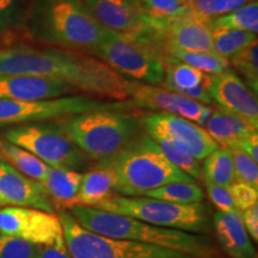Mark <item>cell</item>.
I'll return each instance as SVG.
<instances>
[{"label":"cell","mask_w":258,"mask_h":258,"mask_svg":"<svg viewBox=\"0 0 258 258\" xmlns=\"http://www.w3.org/2000/svg\"><path fill=\"white\" fill-rule=\"evenodd\" d=\"M0 76H35L63 80L80 93L123 102L127 79L90 54L62 48H0Z\"/></svg>","instance_id":"cell-1"},{"label":"cell","mask_w":258,"mask_h":258,"mask_svg":"<svg viewBox=\"0 0 258 258\" xmlns=\"http://www.w3.org/2000/svg\"><path fill=\"white\" fill-rule=\"evenodd\" d=\"M23 28L31 40L86 54L95 53L104 32L83 0H31Z\"/></svg>","instance_id":"cell-2"},{"label":"cell","mask_w":258,"mask_h":258,"mask_svg":"<svg viewBox=\"0 0 258 258\" xmlns=\"http://www.w3.org/2000/svg\"><path fill=\"white\" fill-rule=\"evenodd\" d=\"M66 211L85 230L103 237L166 247L199 258H215L217 256L214 241L207 234L160 227L138 219L86 206H72Z\"/></svg>","instance_id":"cell-3"},{"label":"cell","mask_w":258,"mask_h":258,"mask_svg":"<svg viewBox=\"0 0 258 258\" xmlns=\"http://www.w3.org/2000/svg\"><path fill=\"white\" fill-rule=\"evenodd\" d=\"M93 165L114 173V191L123 196H143L172 182H195L167 159L146 132H140L117 153Z\"/></svg>","instance_id":"cell-4"},{"label":"cell","mask_w":258,"mask_h":258,"mask_svg":"<svg viewBox=\"0 0 258 258\" xmlns=\"http://www.w3.org/2000/svg\"><path fill=\"white\" fill-rule=\"evenodd\" d=\"M90 160L110 158L140 133L141 118L123 110H96L56 120Z\"/></svg>","instance_id":"cell-5"},{"label":"cell","mask_w":258,"mask_h":258,"mask_svg":"<svg viewBox=\"0 0 258 258\" xmlns=\"http://www.w3.org/2000/svg\"><path fill=\"white\" fill-rule=\"evenodd\" d=\"M95 208L125 215L147 224L196 234H211L212 220L203 202L179 205L147 196L112 194Z\"/></svg>","instance_id":"cell-6"},{"label":"cell","mask_w":258,"mask_h":258,"mask_svg":"<svg viewBox=\"0 0 258 258\" xmlns=\"http://www.w3.org/2000/svg\"><path fill=\"white\" fill-rule=\"evenodd\" d=\"M96 55L132 80L158 85L165 78V53L151 44L104 29Z\"/></svg>","instance_id":"cell-7"},{"label":"cell","mask_w":258,"mask_h":258,"mask_svg":"<svg viewBox=\"0 0 258 258\" xmlns=\"http://www.w3.org/2000/svg\"><path fill=\"white\" fill-rule=\"evenodd\" d=\"M57 217L71 258H199L182 251L96 234L82 227L66 209H59Z\"/></svg>","instance_id":"cell-8"},{"label":"cell","mask_w":258,"mask_h":258,"mask_svg":"<svg viewBox=\"0 0 258 258\" xmlns=\"http://www.w3.org/2000/svg\"><path fill=\"white\" fill-rule=\"evenodd\" d=\"M2 137L9 143L29 151L50 167L82 171L91 161L56 121L12 125L3 132Z\"/></svg>","instance_id":"cell-9"},{"label":"cell","mask_w":258,"mask_h":258,"mask_svg":"<svg viewBox=\"0 0 258 258\" xmlns=\"http://www.w3.org/2000/svg\"><path fill=\"white\" fill-rule=\"evenodd\" d=\"M132 105V103L105 102L85 95H71L41 101L0 99V125L56 121L96 110H127Z\"/></svg>","instance_id":"cell-10"},{"label":"cell","mask_w":258,"mask_h":258,"mask_svg":"<svg viewBox=\"0 0 258 258\" xmlns=\"http://www.w3.org/2000/svg\"><path fill=\"white\" fill-rule=\"evenodd\" d=\"M102 28L157 47V34L140 0H83ZM159 49V48H158Z\"/></svg>","instance_id":"cell-11"},{"label":"cell","mask_w":258,"mask_h":258,"mask_svg":"<svg viewBox=\"0 0 258 258\" xmlns=\"http://www.w3.org/2000/svg\"><path fill=\"white\" fill-rule=\"evenodd\" d=\"M0 233L28 240L38 246L64 243L59 217L35 208L0 207Z\"/></svg>","instance_id":"cell-12"},{"label":"cell","mask_w":258,"mask_h":258,"mask_svg":"<svg viewBox=\"0 0 258 258\" xmlns=\"http://www.w3.org/2000/svg\"><path fill=\"white\" fill-rule=\"evenodd\" d=\"M141 125L150 137L169 139L179 150L199 161L219 147L205 128L179 116L152 112L141 118Z\"/></svg>","instance_id":"cell-13"},{"label":"cell","mask_w":258,"mask_h":258,"mask_svg":"<svg viewBox=\"0 0 258 258\" xmlns=\"http://www.w3.org/2000/svg\"><path fill=\"white\" fill-rule=\"evenodd\" d=\"M127 96L132 104L139 108L179 116L200 127H205L213 112L212 106L192 101L165 88L134 80H127Z\"/></svg>","instance_id":"cell-14"},{"label":"cell","mask_w":258,"mask_h":258,"mask_svg":"<svg viewBox=\"0 0 258 258\" xmlns=\"http://www.w3.org/2000/svg\"><path fill=\"white\" fill-rule=\"evenodd\" d=\"M209 92L218 108L239 116L254 129L258 128L257 95L232 70L211 76Z\"/></svg>","instance_id":"cell-15"},{"label":"cell","mask_w":258,"mask_h":258,"mask_svg":"<svg viewBox=\"0 0 258 258\" xmlns=\"http://www.w3.org/2000/svg\"><path fill=\"white\" fill-rule=\"evenodd\" d=\"M0 201L3 206L55 213L56 207L40 182L23 175L0 159Z\"/></svg>","instance_id":"cell-16"},{"label":"cell","mask_w":258,"mask_h":258,"mask_svg":"<svg viewBox=\"0 0 258 258\" xmlns=\"http://www.w3.org/2000/svg\"><path fill=\"white\" fill-rule=\"evenodd\" d=\"M74 86L63 80L35 76H0V99L41 101L78 95Z\"/></svg>","instance_id":"cell-17"},{"label":"cell","mask_w":258,"mask_h":258,"mask_svg":"<svg viewBox=\"0 0 258 258\" xmlns=\"http://www.w3.org/2000/svg\"><path fill=\"white\" fill-rule=\"evenodd\" d=\"M164 53L169 49L214 51L212 30L206 22L190 14L166 23L163 28Z\"/></svg>","instance_id":"cell-18"},{"label":"cell","mask_w":258,"mask_h":258,"mask_svg":"<svg viewBox=\"0 0 258 258\" xmlns=\"http://www.w3.org/2000/svg\"><path fill=\"white\" fill-rule=\"evenodd\" d=\"M163 88L202 104H213L209 92L211 76L165 54V78Z\"/></svg>","instance_id":"cell-19"},{"label":"cell","mask_w":258,"mask_h":258,"mask_svg":"<svg viewBox=\"0 0 258 258\" xmlns=\"http://www.w3.org/2000/svg\"><path fill=\"white\" fill-rule=\"evenodd\" d=\"M212 225L219 244L231 258H257V251L245 230L239 211L217 212Z\"/></svg>","instance_id":"cell-20"},{"label":"cell","mask_w":258,"mask_h":258,"mask_svg":"<svg viewBox=\"0 0 258 258\" xmlns=\"http://www.w3.org/2000/svg\"><path fill=\"white\" fill-rule=\"evenodd\" d=\"M207 133L219 146L226 148H235L240 141L247 138L257 129L250 125L239 116L218 108L213 112L205 125Z\"/></svg>","instance_id":"cell-21"},{"label":"cell","mask_w":258,"mask_h":258,"mask_svg":"<svg viewBox=\"0 0 258 258\" xmlns=\"http://www.w3.org/2000/svg\"><path fill=\"white\" fill-rule=\"evenodd\" d=\"M82 179L83 173L80 171L64 167H50L47 178L41 184L59 211L72 207L80 189Z\"/></svg>","instance_id":"cell-22"},{"label":"cell","mask_w":258,"mask_h":258,"mask_svg":"<svg viewBox=\"0 0 258 258\" xmlns=\"http://www.w3.org/2000/svg\"><path fill=\"white\" fill-rule=\"evenodd\" d=\"M115 188V176L109 169L92 165L83 173L82 184L73 206L96 207L104 200L110 198Z\"/></svg>","instance_id":"cell-23"},{"label":"cell","mask_w":258,"mask_h":258,"mask_svg":"<svg viewBox=\"0 0 258 258\" xmlns=\"http://www.w3.org/2000/svg\"><path fill=\"white\" fill-rule=\"evenodd\" d=\"M0 159L6 161L9 165L23 175L40 183L47 178L50 169V166H48L46 163L38 159L29 151L9 143L3 138L0 139Z\"/></svg>","instance_id":"cell-24"},{"label":"cell","mask_w":258,"mask_h":258,"mask_svg":"<svg viewBox=\"0 0 258 258\" xmlns=\"http://www.w3.org/2000/svg\"><path fill=\"white\" fill-rule=\"evenodd\" d=\"M202 180L230 186L234 182V169L231 151L219 146L201 164Z\"/></svg>","instance_id":"cell-25"},{"label":"cell","mask_w":258,"mask_h":258,"mask_svg":"<svg viewBox=\"0 0 258 258\" xmlns=\"http://www.w3.org/2000/svg\"><path fill=\"white\" fill-rule=\"evenodd\" d=\"M211 30L213 49L219 56L227 61L257 41V34L253 32L220 28H214Z\"/></svg>","instance_id":"cell-26"},{"label":"cell","mask_w":258,"mask_h":258,"mask_svg":"<svg viewBox=\"0 0 258 258\" xmlns=\"http://www.w3.org/2000/svg\"><path fill=\"white\" fill-rule=\"evenodd\" d=\"M143 196L179 205L203 202L205 192L195 182H172L145 192Z\"/></svg>","instance_id":"cell-27"},{"label":"cell","mask_w":258,"mask_h":258,"mask_svg":"<svg viewBox=\"0 0 258 258\" xmlns=\"http://www.w3.org/2000/svg\"><path fill=\"white\" fill-rule=\"evenodd\" d=\"M166 55L172 56L173 59L195 67L209 76H217L231 70L230 62L222 59L215 51H188L179 49H169Z\"/></svg>","instance_id":"cell-28"},{"label":"cell","mask_w":258,"mask_h":258,"mask_svg":"<svg viewBox=\"0 0 258 258\" xmlns=\"http://www.w3.org/2000/svg\"><path fill=\"white\" fill-rule=\"evenodd\" d=\"M211 29H234V30L249 31L257 34L258 31V3L251 0L246 5L234 10L233 12L221 16L208 22Z\"/></svg>","instance_id":"cell-29"},{"label":"cell","mask_w":258,"mask_h":258,"mask_svg":"<svg viewBox=\"0 0 258 258\" xmlns=\"http://www.w3.org/2000/svg\"><path fill=\"white\" fill-rule=\"evenodd\" d=\"M153 21L165 25L171 21L192 14V0H140Z\"/></svg>","instance_id":"cell-30"},{"label":"cell","mask_w":258,"mask_h":258,"mask_svg":"<svg viewBox=\"0 0 258 258\" xmlns=\"http://www.w3.org/2000/svg\"><path fill=\"white\" fill-rule=\"evenodd\" d=\"M233 69L243 77L245 85L257 95L258 91V44L251 43L228 61Z\"/></svg>","instance_id":"cell-31"},{"label":"cell","mask_w":258,"mask_h":258,"mask_svg":"<svg viewBox=\"0 0 258 258\" xmlns=\"http://www.w3.org/2000/svg\"><path fill=\"white\" fill-rule=\"evenodd\" d=\"M160 147L163 153L176 167L186 173L194 179H202L201 164L198 159L192 158L190 154L183 152L178 147L175 146L169 139L164 137H151Z\"/></svg>","instance_id":"cell-32"},{"label":"cell","mask_w":258,"mask_h":258,"mask_svg":"<svg viewBox=\"0 0 258 258\" xmlns=\"http://www.w3.org/2000/svg\"><path fill=\"white\" fill-rule=\"evenodd\" d=\"M250 0H192V12L201 21L208 22L233 12Z\"/></svg>","instance_id":"cell-33"},{"label":"cell","mask_w":258,"mask_h":258,"mask_svg":"<svg viewBox=\"0 0 258 258\" xmlns=\"http://www.w3.org/2000/svg\"><path fill=\"white\" fill-rule=\"evenodd\" d=\"M27 9L25 0H0V35L23 27Z\"/></svg>","instance_id":"cell-34"},{"label":"cell","mask_w":258,"mask_h":258,"mask_svg":"<svg viewBox=\"0 0 258 258\" xmlns=\"http://www.w3.org/2000/svg\"><path fill=\"white\" fill-rule=\"evenodd\" d=\"M231 151L234 169V182L246 183L258 189V165L257 161L250 158L238 148H228Z\"/></svg>","instance_id":"cell-35"},{"label":"cell","mask_w":258,"mask_h":258,"mask_svg":"<svg viewBox=\"0 0 258 258\" xmlns=\"http://www.w3.org/2000/svg\"><path fill=\"white\" fill-rule=\"evenodd\" d=\"M40 247L21 238L0 235V258H34Z\"/></svg>","instance_id":"cell-36"},{"label":"cell","mask_w":258,"mask_h":258,"mask_svg":"<svg viewBox=\"0 0 258 258\" xmlns=\"http://www.w3.org/2000/svg\"><path fill=\"white\" fill-rule=\"evenodd\" d=\"M230 191L237 211L244 212L258 203V189L246 183L233 182L230 185Z\"/></svg>","instance_id":"cell-37"},{"label":"cell","mask_w":258,"mask_h":258,"mask_svg":"<svg viewBox=\"0 0 258 258\" xmlns=\"http://www.w3.org/2000/svg\"><path fill=\"white\" fill-rule=\"evenodd\" d=\"M207 190L208 198L211 199L213 205L219 212H231L234 211L235 207L233 205V200L230 191V186L214 184V183L203 180Z\"/></svg>","instance_id":"cell-38"},{"label":"cell","mask_w":258,"mask_h":258,"mask_svg":"<svg viewBox=\"0 0 258 258\" xmlns=\"http://www.w3.org/2000/svg\"><path fill=\"white\" fill-rule=\"evenodd\" d=\"M240 215L249 237L253 241H258V203L246 211L240 212Z\"/></svg>","instance_id":"cell-39"},{"label":"cell","mask_w":258,"mask_h":258,"mask_svg":"<svg viewBox=\"0 0 258 258\" xmlns=\"http://www.w3.org/2000/svg\"><path fill=\"white\" fill-rule=\"evenodd\" d=\"M238 150L243 151L249 156L250 158H252L254 161L258 160V134L257 132H254L251 135H249L247 138H245L243 141H240L238 144V146L235 147Z\"/></svg>","instance_id":"cell-40"},{"label":"cell","mask_w":258,"mask_h":258,"mask_svg":"<svg viewBox=\"0 0 258 258\" xmlns=\"http://www.w3.org/2000/svg\"><path fill=\"white\" fill-rule=\"evenodd\" d=\"M41 258H71L66 244H59L55 246L40 247Z\"/></svg>","instance_id":"cell-41"},{"label":"cell","mask_w":258,"mask_h":258,"mask_svg":"<svg viewBox=\"0 0 258 258\" xmlns=\"http://www.w3.org/2000/svg\"><path fill=\"white\" fill-rule=\"evenodd\" d=\"M34 258H41V254H40V251H38V253L36 254V256H35Z\"/></svg>","instance_id":"cell-42"},{"label":"cell","mask_w":258,"mask_h":258,"mask_svg":"<svg viewBox=\"0 0 258 258\" xmlns=\"http://www.w3.org/2000/svg\"><path fill=\"white\" fill-rule=\"evenodd\" d=\"M0 206H3V203H2V201H0Z\"/></svg>","instance_id":"cell-43"}]
</instances>
